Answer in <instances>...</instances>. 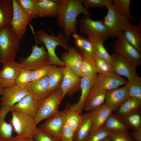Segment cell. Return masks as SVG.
I'll return each instance as SVG.
<instances>
[{"instance_id": "obj_39", "label": "cell", "mask_w": 141, "mask_h": 141, "mask_svg": "<svg viewBox=\"0 0 141 141\" xmlns=\"http://www.w3.org/2000/svg\"><path fill=\"white\" fill-rule=\"evenodd\" d=\"M129 126L135 130L141 127V115L140 110L135 111L122 117Z\"/></svg>"}, {"instance_id": "obj_20", "label": "cell", "mask_w": 141, "mask_h": 141, "mask_svg": "<svg viewBox=\"0 0 141 141\" xmlns=\"http://www.w3.org/2000/svg\"><path fill=\"white\" fill-rule=\"evenodd\" d=\"M72 36L75 49L82 55L94 60L96 56L95 41L89 37L84 38L77 31L74 32Z\"/></svg>"}, {"instance_id": "obj_19", "label": "cell", "mask_w": 141, "mask_h": 141, "mask_svg": "<svg viewBox=\"0 0 141 141\" xmlns=\"http://www.w3.org/2000/svg\"><path fill=\"white\" fill-rule=\"evenodd\" d=\"M28 93L35 100L42 102L51 92L49 91L48 78L46 76L34 81H31L26 87Z\"/></svg>"}, {"instance_id": "obj_47", "label": "cell", "mask_w": 141, "mask_h": 141, "mask_svg": "<svg viewBox=\"0 0 141 141\" xmlns=\"http://www.w3.org/2000/svg\"><path fill=\"white\" fill-rule=\"evenodd\" d=\"M74 132L70 127L66 121L63 126L60 138V141H74Z\"/></svg>"}, {"instance_id": "obj_4", "label": "cell", "mask_w": 141, "mask_h": 141, "mask_svg": "<svg viewBox=\"0 0 141 141\" xmlns=\"http://www.w3.org/2000/svg\"><path fill=\"white\" fill-rule=\"evenodd\" d=\"M80 32L95 41L104 42L110 37V32L103 24V19L94 21L90 16L84 15L80 20Z\"/></svg>"}, {"instance_id": "obj_24", "label": "cell", "mask_w": 141, "mask_h": 141, "mask_svg": "<svg viewBox=\"0 0 141 141\" xmlns=\"http://www.w3.org/2000/svg\"><path fill=\"white\" fill-rule=\"evenodd\" d=\"M60 0H38L37 17H55L58 15Z\"/></svg>"}, {"instance_id": "obj_38", "label": "cell", "mask_w": 141, "mask_h": 141, "mask_svg": "<svg viewBox=\"0 0 141 141\" xmlns=\"http://www.w3.org/2000/svg\"><path fill=\"white\" fill-rule=\"evenodd\" d=\"M110 132L104 125L98 128L92 129L85 141H100L109 137Z\"/></svg>"}, {"instance_id": "obj_31", "label": "cell", "mask_w": 141, "mask_h": 141, "mask_svg": "<svg viewBox=\"0 0 141 141\" xmlns=\"http://www.w3.org/2000/svg\"><path fill=\"white\" fill-rule=\"evenodd\" d=\"M13 14L12 0H0V31L10 24Z\"/></svg>"}, {"instance_id": "obj_30", "label": "cell", "mask_w": 141, "mask_h": 141, "mask_svg": "<svg viewBox=\"0 0 141 141\" xmlns=\"http://www.w3.org/2000/svg\"><path fill=\"white\" fill-rule=\"evenodd\" d=\"M104 125L110 131L115 132H127L130 128L122 117L112 112Z\"/></svg>"}, {"instance_id": "obj_1", "label": "cell", "mask_w": 141, "mask_h": 141, "mask_svg": "<svg viewBox=\"0 0 141 141\" xmlns=\"http://www.w3.org/2000/svg\"><path fill=\"white\" fill-rule=\"evenodd\" d=\"M80 14L90 16L91 14L83 5L82 0H60L58 14L56 22L66 38L69 40L77 31V18Z\"/></svg>"}, {"instance_id": "obj_16", "label": "cell", "mask_w": 141, "mask_h": 141, "mask_svg": "<svg viewBox=\"0 0 141 141\" xmlns=\"http://www.w3.org/2000/svg\"><path fill=\"white\" fill-rule=\"evenodd\" d=\"M127 81L112 71L99 74L94 78V84L107 90L115 89L127 84Z\"/></svg>"}, {"instance_id": "obj_35", "label": "cell", "mask_w": 141, "mask_h": 141, "mask_svg": "<svg viewBox=\"0 0 141 141\" xmlns=\"http://www.w3.org/2000/svg\"><path fill=\"white\" fill-rule=\"evenodd\" d=\"M130 97L141 99V77L136 74L126 84Z\"/></svg>"}, {"instance_id": "obj_11", "label": "cell", "mask_w": 141, "mask_h": 141, "mask_svg": "<svg viewBox=\"0 0 141 141\" xmlns=\"http://www.w3.org/2000/svg\"><path fill=\"white\" fill-rule=\"evenodd\" d=\"M64 75L60 86L62 91L61 101L66 94L71 95L80 89L81 78L77 76L69 66L64 67Z\"/></svg>"}, {"instance_id": "obj_18", "label": "cell", "mask_w": 141, "mask_h": 141, "mask_svg": "<svg viewBox=\"0 0 141 141\" xmlns=\"http://www.w3.org/2000/svg\"><path fill=\"white\" fill-rule=\"evenodd\" d=\"M107 90L99 85L94 84L85 101L83 109L90 111L104 102Z\"/></svg>"}, {"instance_id": "obj_10", "label": "cell", "mask_w": 141, "mask_h": 141, "mask_svg": "<svg viewBox=\"0 0 141 141\" xmlns=\"http://www.w3.org/2000/svg\"><path fill=\"white\" fill-rule=\"evenodd\" d=\"M67 110V108L63 110H59L57 113L46 119L44 122L39 126L38 128L60 139L62 130L66 121Z\"/></svg>"}, {"instance_id": "obj_51", "label": "cell", "mask_w": 141, "mask_h": 141, "mask_svg": "<svg viewBox=\"0 0 141 141\" xmlns=\"http://www.w3.org/2000/svg\"><path fill=\"white\" fill-rule=\"evenodd\" d=\"M100 141H111V140L109 136Z\"/></svg>"}, {"instance_id": "obj_44", "label": "cell", "mask_w": 141, "mask_h": 141, "mask_svg": "<svg viewBox=\"0 0 141 141\" xmlns=\"http://www.w3.org/2000/svg\"><path fill=\"white\" fill-rule=\"evenodd\" d=\"M31 71L22 69L15 81V85L26 87L31 81Z\"/></svg>"}, {"instance_id": "obj_14", "label": "cell", "mask_w": 141, "mask_h": 141, "mask_svg": "<svg viewBox=\"0 0 141 141\" xmlns=\"http://www.w3.org/2000/svg\"><path fill=\"white\" fill-rule=\"evenodd\" d=\"M0 71V82L4 88L15 85V81L22 69L20 63L15 61L2 64Z\"/></svg>"}, {"instance_id": "obj_48", "label": "cell", "mask_w": 141, "mask_h": 141, "mask_svg": "<svg viewBox=\"0 0 141 141\" xmlns=\"http://www.w3.org/2000/svg\"><path fill=\"white\" fill-rule=\"evenodd\" d=\"M130 134L135 140L141 141V127L134 130Z\"/></svg>"}, {"instance_id": "obj_3", "label": "cell", "mask_w": 141, "mask_h": 141, "mask_svg": "<svg viewBox=\"0 0 141 141\" xmlns=\"http://www.w3.org/2000/svg\"><path fill=\"white\" fill-rule=\"evenodd\" d=\"M22 39L14 31L10 24L0 31L1 63L15 61Z\"/></svg>"}, {"instance_id": "obj_52", "label": "cell", "mask_w": 141, "mask_h": 141, "mask_svg": "<svg viewBox=\"0 0 141 141\" xmlns=\"http://www.w3.org/2000/svg\"><path fill=\"white\" fill-rule=\"evenodd\" d=\"M1 63V58L0 51V63Z\"/></svg>"}, {"instance_id": "obj_23", "label": "cell", "mask_w": 141, "mask_h": 141, "mask_svg": "<svg viewBox=\"0 0 141 141\" xmlns=\"http://www.w3.org/2000/svg\"><path fill=\"white\" fill-rule=\"evenodd\" d=\"M122 32L127 41L137 50L141 52V19L138 25L128 23L124 27Z\"/></svg>"}, {"instance_id": "obj_2", "label": "cell", "mask_w": 141, "mask_h": 141, "mask_svg": "<svg viewBox=\"0 0 141 141\" xmlns=\"http://www.w3.org/2000/svg\"><path fill=\"white\" fill-rule=\"evenodd\" d=\"M37 45L43 43L47 50L49 59V64L64 67L63 61L57 56L55 52L56 47L60 46L67 50L69 46L68 45L69 40L61 31L56 36L51 35L43 30H39L34 32L32 29Z\"/></svg>"}, {"instance_id": "obj_26", "label": "cell", "mask_w": 141, "mask_h": 141, "mask_svg": "<svg viewBox=\"0 0 141 141\" xmlns=\"http://www.w3.org/2000/svg\"><path fill=\"white\" fill-rule=\"evenodd\" d=\"M92 122L89 112L81 115L80 123L75 131L74 141H85L92 129Z\"/></svg>"}, {"instance_id": "obj_21", "label": "cell", "mask_w": 141, "mask_h": 141, "mask_svg": "<svg viewBox=\"0 0 141 141\" xmlns=\"http://www.w3.org/2000/svg\"><path fill=\"white\" fill-rule=\"evenodd\" d=\"M42 101L35 100L28 94L14 105L11 110L34 118Z\"/></svg>"}, {"instance_id": "obj_32", "label": "cell", "mask_w": 141, "mask_h": 141, "mask_svg": "<svg viewBox=\"0 0 141 141\" xmlns=\"http://www.w3.org/2000/svg\"><path fill=\"white\" fill-rule=\"evenodd\" d=\"M141 107V99L130 97L114 111L115 113L122 117L131 113L140 110Z\"/></svg>"}, {"instance_id": "obj_40", "label": "cell", "mask_w": 141, "mask_h": 141, "mask_svg": "<svg viewBox=\"0 0 141 141\" xmlns=\"http://www.w3.org/2000/svg\"><path fill=\"white\" fill-rule=\"evenodd\" d=\"M83 6L86 9L97 7H105L113 5L112 0H82Z\"/></svg>"}, {"instance_id": "obj_49", "label": "cell", "mask_w": 141, "mask_h": 141, "mask_svg": "<svg viewBox=\"0 0 141 141\" xmlns=\"http://www.w3.org/2000/svg\"><path fill=\"white\" fill-rule=\"evenodd\" d=\"M0 141H4L0 140ZM6 141H34L32 138L26 137H21L16 136L13 137L10 140Z\"/></svg>"}, {"instance_id": "obj_15", "label": "cell", "mask_w": 141, "mask_h": 141, "mask_svg": "<svg viewBox=\"0 0 141 141\" xmlns=\"http://www.w3.org/2000/svg\"><path fill=\"white\" fill-rule=\"evenodd\" d=\"M28 94L25 87L15 85L4 88L1 98L0 106H6L11 108Z\"/></svg>"}, {"instance_id": "obj_46", "label": "cell", "mask_w": 141, "mask_h": 141, "mask_svg": "<svg viewBox=\"0 0 141 141\" xmlns=\"http://www.w3.org/2000/svg\"><path fill=\"white\" fill-rule=\"evenodd\" d=\"M95 50L96 55L105 60L110 63V55L107 52L104 45V42L101 41H95Z\"/></svg>"}, {"instance_id": "obj_13", "label": "cell", "mask_w": 141, "mask_h": 141, "mask_svg": "<svg viewBox=\"0 0 141 141\" xmlns=\"http://www.w3.org/2000/svg\"><path fill=\"white\" fill-rule=\"evenodd\" d=\"M13 14L10 24L14 31L22 38L26 31L29 22L31 21L19 5L17 0H12Z\"/></svg>"}, {"instance_id": "obj_22", "label": "cell", "mask_w": 141, "mask_h": 141, "mask_svg": "<svg viewBox=\"0 0 141 141\" xmlns=\"http://www.w3.org/2000/svg\"><path fill=\"white\" fill-rule=\"evenodd\" d=\"M67 51L63 53L61 60L64 66L67 65L77 76L81 78V66L83 60V55L73 47H70Z\"/></svg>"}, {"instance_id": "obj_8", "label": "cell", "mask_w": 141, "mask_h": 141, "mask_svg": "<svg viewBox=\"0 0 141 141\" xmlns=\"http://www.w3.org/2000/svg\"><path fill=\"white\" fill-rule=\"evenodd\" d=\"M113 49L114 52L125 58L136 67L141 65V52L127 42L122 32L117 37Z\"/></svg>"}, {"instance_id": "obj_50", "label": "cell", "mask_w": 141, "mask_h": 141, "mask_svg": "<svg viewBox=\"0 0 141 141\" xmlns=\"http://www.w3.org/2000/svg\"><path fill=\"white\" fill-rule=\"evenodd\" d=\"M4 89V88L0 82V99H1V97Z\"/></svg>"}, {"instance_id": "obj_37", "label": "cell", "mask_w": 141, "mask_h": 141, "mask_svg": "<svg viewBox=\"0 0 141 141\" xmlns=\"http://www.w3.org/2000/svg\"><path fill=\"white\" fill-rule=\"evenodd\" d=\"M131 2V0H114L113 5L120 14L126 17L129 21H134L137 17L132 16L130 13Z\"/></svg>"}, {"instance_id": "obj_34", "label": "cell", "mask_w": 141, "mask_h": 141, "mask_svg": "<svg viewBox=\"0 0 141 141\" xmlns=\"http://www.w3.org/2000/svg\"><path fill=\"white\" fill-rule=\"evenodd\" d=\"M66 117V121L70 127L74 132L81 121V115L72 107L68 104Z\"/></svg>"}, {"instance_id": "obj_45", "label": "cell", "mask_w": 141, "mask_h": 141, "mask_svg": "<svg viewBox=\"0 0 141 141\" xmlns=\"http://www.w3.org/2000/svg\"><path fill=\"white\" fill-rule=\"evenodd\" d=\"M109 137L111 141H135L127 132L110 131Z\"/></svg>"}, {"instance_id": "obj_42", "label": "cell", "mask_w": 141, "mask_h": 141, "mask_svg": "<svg viewBox=\"0 0 141 141\" xmlns=\"http://www.w3.org/2000/svg\"><path fill=\"white\" fill-rule=\"evenodd\" d=\"M94 60L97 73L99 74L112 71L110 63L104 59L96 55Z\"/></svg>"}, {"instance_id": "obj_41", "label": "cell", "mask_w": 141, "mask_h": 141, "mask_svg": "<svg viewBox=\"0 0 141 141\" xmlns=\"http://www.w3.org/2000/svg\"><path fill=\"white\" fill-rule=\"evenodd\" d=\"M51 65L49 64L31 71V81H37L47 76Z\"/></svg>"}, {"instance_id": "obj_5", "label": "cell", "mask_w": 141, "mask_h": 141, "mask_svg": "<svg viewBox=\"0 0 141 141\" xmlns=\"http://www.w3.org/2000/svg\"><path fill=\"white\" fill-rule=\"evenodd\" d=\"M12 118L9 123L17 136L32 138L38 127L33 118L11 110Z\"/></svg>"}, {"instance_id": "obj_36", "label": "cell", "mask_w": 141, "mask_h": 141, "mask_svg": "<svg viewBox=\"0 0 141 141\" xmlns=\"http://www.w3.org/2000/svg\"><path fill=\"white\" fill-rule=\"evenodd\" d=\"M18 3L31 21L37 15L38 0H17Z\"/></svg>"}, {"instance_id": "obj_25", "label": "cell", "mask_w": 141, "mask_h": 141, "mask_svg": "<svg viewBox=\"0 0 141 141\" xmlns=\"http://www.w3.org/2000/svg\"><path fill=\"white\" fill-rule=\"evenodd\" d=\"M112 110L103 104L90 111V117L92 122V129H95L103 126Z\"/></svg>"}, {"instance_id": "obj_12", "label": "cell", "mask_w": 141, "mask_h": 141, "mask_svg": "<svg viewBox=\"0 0 141 141\" xmlns=\"http://www.w3.org/2000/svg\"><path fill=\"white\" fill-rule=\"evenodd\" d=\"M110 63L113 71L126 77L128 80L136 74L137 67L125 58L116 53L111 55Z\"/></svg>"}, {"instance_id": "obj_43", "label": "cell", "mask_w": 141, "mask_h": 141, "mask_svg": "<svg viewBox=\"0 0 141 141\" xmlns=\"http://www.w3.org/2000/svg\"><path fill=\"white\" fill-rule=\"evenodd\" d=\"M32 138L34 141H60L57 137L43 131L38 127Z\"/></svg>"}, {"instance_id": "obj_29", "label": "cell", "mask_w": 141, "mask_h": 141, "mask_svg": "<svg viewBox=\"0 0 141 141\" xmlns=\"http://www.w3.org/2000/svg\"><path fill=\"white\" fill-rule=\"evenodd\" d=\"M94 78H89L81 77L80 83L81 95L76 103L72 105L78 113L81 114L86 99L92 86L94 84Z\"/></svg>"}, {"instance_id": "obj_27", "label": "cell", "mask_w": 141, "mask_h": 141, "mask_svg": "<svg viewBox=\"0 0 141 141\" xmlns=\"http://www.w3.org/2000/svg\"><path fill=\"white\" fill-rule=\"evenodd\" d=\"M11 110V108L6 106L0 107V140L8 141L13 137V127L5 120L7 114Z\"/></svg>"}, {"instance_id": "obj_28", "label": "cell", "mask_w": 141, "mask_h": 141, "mask_svg": "<svg viewBox=\"0 0 141 141\" xmlns=\"http://www.w3.org/2000/svg\"><path fill=\"white\" fill-rule=\"evenodd\" d=\"M64 67L52 65L47 76L50 92L60 87L63 77Z\"/></svg>"}, {"instance_id": "obj_33", "label": "cell", "mask_w": 141, "mask_h": 141, "mask_svg": "<svg viewBox=\"0 0 141 141\" xmlns=\"http://www.w3.org/2000/svg\"><path fill=\"white\" fill-rule=\"evenodd\" d=\"M82 55L83 60L80 68L81 78H95L97 75V73L94 60Z\"/></svg>"}, {"instance_id": "obj_9", "label": "cell", "mask_w": 141, "mask_h": 141, "mask_svg": "<svg viewBox=\"0 0 141 141\" xmlns=\"http://www.w3.org/2000/svg\"><path fill=\"white\" fill-rule=\"evenodd\" d=\"M31 54L20 63L22 69L31 71L49 64L48 53L43 45L32 46Z\"/></svg>"}, {"instance_id": "obj_17", "label": "cell", "mask_w": 141, "mask_h": 141, "mask_svg": "<svg viewBox=\"0 0 141 141\" xmlns=\"http://www.w3.org/2000/svg\"><path fill=\"white\" fill-rule=\"evenodd\" d=\"M130 97L126 84L122 87L107 91L103 104L113 111Z\"/></svg>"}, {"instance_id": "obj_7", "label": "cell", "mask_w": 141, "mask_h": 141, "mask_svg": "<svg viewBox=\"0 0 141 141\" xmlns=\"http://www.w3.org/2000/svg\"><path fill=\"white\" fill-rule=\"evenodd\" d=\"M106 9L108 12L103 19V24L109 31L111 38L117 37L122 32L124 26L130 21L126 17L119 13L113 5Z\"/></svg>"}, {"instance_id": "obj_6", "label": "cell", "mask_w": 141, "mask_h": 141, "mask_svg": "<svg viewBox=\"0 0 141 141\" xmlns=\"http://www.w3.org/2000/svg\"><path fill=\"white\" fill-rule=\"evenodd\" d=\"M62 93L60 87L52 92L42 102L34 118L37 125L43 120H46L59 111L58 107L61 102V98Z\"/></svg>"}]
</instances>
